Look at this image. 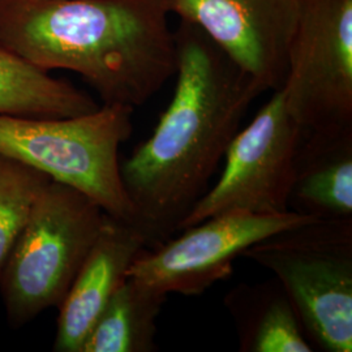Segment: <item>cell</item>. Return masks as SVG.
Listing matches in <instances>:
<instances>
[{
    "instance_id": "obj_1",
    "label": "cell",
    "mask_w": 352,
    "mask_h": 352,
    "mask_svg": "<svg viewBox=\"0 0 352 352\" xmlns=\"http://www.w3.org/2000/svg\"><path fill=\"white\" fill-rule=\"evenodd\" d=\"M175 90L151 138L120 164L136 225L153 248L179 232L264 87L197 26L175 32Z\"/></svg>"
},
{
    "instance_id": "obj_2",
    "label": "cell",
    "mask_w": 352,
    "mask_h": 352,
    "mask_svg": "<svg viewBox=\"0 0 352 352\" xmlns=\"http://www.w3.org/2000/svg\"><path fill=\"white\" fill-rule=\"evenodd\" d=\"M0 47L72 71L103 104L133 110L175 75V34L158 0H0Z\"/></svg>"
},
{
    "instance_id": "obj_3",
    "label": "cell",
    "mask_w": 352,
    "mask_h": 352,
    "mask_svg": "<svg viewBox=\"0 0 352 352\" xmlns=\"http://www.w3.org/2000/svg\"><path fill=\"white\" fill-rule=\"evenodd\" d=\"M133 109L102 104L72 118L0 113V154L97 202L104 213L136 225L120 174L119 149L132 135Z\"/></svg>"
},
{
    "instance_id": "obj_4",
    "label": "cell",
    "mask_w": 352,
    "mask_h": 352,
    "mask_svg": "<svg viewBox=\"0 0 352 352\" xmlns=\"http://www.w3.org/2000/svg\"><path fill=\"white\" fill-rule=\"evenodd\" d=\"M241 257L274 274L316 350L352 351V218L291 227Z\"/></svg>"
},
{
    "instance_id": "obj_5",
    "label": "cell",
    "mask_w": 352,
    "mask_h": 352,
    "mask_svg": "<svg viewBox=\"0 0 352 352\" xmlns=\"http://www.w3.org/2000/svg\"><path fill=\"white\" fill-rule=\"evenodd\" d=\"M104 212L82 192L51 180L0 273L8 324L24 327L63 302L101 230Z\"/></svg>"
},
{
    "instance_id": "obj_6",
    "label": "cell",
    "mask_w": 352,
    "mask_h": 352,
    "mask_svg": "<svg viewBox=\"0 0 352 352\" xmlns=\"http://www.w3.org/2000/svg\"><path fill=\"white\" fill-rule=\"evenodd\" d=\"M280 91L304 133L352 131V0H302Z\"/></svg>"
},
{
    "instance_id": "obj_7",
    "label": "cell",
    "mask_w": 352,
    "mask_h": 352,
    "mask_svg": "<svg viewBox=\"0 0 352 352\" xmlns=\"http://www.w3.org/2000/svg\"><path fill=\"white\" fill-rule=\"evenodd\" d=\"M302 131L280 89L239 129L227 148L219 179L183 219L179 232L219 214L277 215L291 212L289 193Z\"/></svg>"
},
{
    "instance_id": "obj_8",
    "label": "cell",
    "mask_w": 352,
    "mask_h": 352,
    "mask_svg": "<svg viewBox=\"0 0 352 352\" xmlns=\"http://www.w3.org/2000/svg\"><path fill=\"white\" fill-rule=\"evenodd\" d=\"M312 218L287 212L258 215L230 212L182 230L180 236L145 248L126 278L166 294L197 296L234 272V261L250 247Z\"/></svg>"
},
{
    "instance_id": "obj_9",
    "label": "cell",
    "mask_w": 352,
    "mask_h": 352,
    "mask_svg": "<svg viewBox=\"0 0 352 352\" xmlns=\"http://www.w3.org/2000/svg\"><path fill=\"white\" fill-rule=\"evenodd\" d=\"M167 14L197 26L258 81L282 88L302 0H158Z\"/></svg>"
},
{
    "instance_id": "obj_10",
    "label": "cell",
    "mask_w": 352,
    "mask_h": 352,
    "mask_svg": "<svg viewBox=\"0 0 352 352\" xmlns=\"http://www.w3.org/2000/svg\"><path fill=\"white\" fill-rule=\"evenodd\" d=\"M149 239L138 225L104 214L100 234L58 307L54 351L81 352L102 311Z\"/></svg>"
},
{
    "instance_id": "obj_11",
    "label": "cell",
    "mask_w": 352,
    "mask_h": 352,
    "mask_svg": "<svg viewBox=\"0 0 352 352\" xmlns=\"http://www.w3.org/2000/svg\"><path fill=\"white\" fill-rule=\"evenodd\" d=\"M289 208L312 219L352 218V131L302 132Z\"/></svg>"
},
{
    "instance_id": "obj_12",
    "label": "cell",
    "mask_w": 352,
    "mask_h": 352,
    "mask_svg": "<svg viewBox=\"0 0 352 352\" xmlns=\"http://www.w3.org/2000/svg\"><path fill=\"white\" fill-rule=\"evenodd\" d=\"M241 352H312L302 321L277 279L240 283L227 294Z\"/></svg>"
},
{
    "instance_id": "obj_13",
    "label": "cell",
    "mask_w": 352,
    "mask_h": 352,
    "mask_svg": "<svg viewBox=\"0 0 352 352\" xmlns=\"http://www.w3.org/2000/svg\"><path fill=\"white\" fill-rule=\"evenodd\" d=\"M100 107L71 82L55 78L0 47V113L33 118H72Z\"/></svg>"
},
{
    "instance_id": "obj_14",
    "label": "cell",
    "mask_w": 352,
    "mask_h": 352,
    "mask_svg": "<svg viewBox=\"0 0 352 352\" xmlns=\"http://www.w3.org/2000/svg\"><path fill=\"white\" fill-rule=\"evenodd\" d=\"M167 295L126 278L90 329L81 352H153Z\"/></svg>"
},
{
    "instance_id": "obj_15",
    "label": "cell",
    "mask_w": 352,
    "mask_h": 352,
    "mask_svg": "<svg viewBox=\"0 0 352 352\" xmlns=\"http://www.w3.org/2000/svg\"><path fill=\"white\" fill-rule=\"evenodd\" d=\"M50 182L45 173L0 154V273Z\"/></svg>"
}]
</instances>
